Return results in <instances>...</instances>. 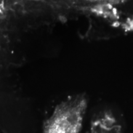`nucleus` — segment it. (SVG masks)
Masks as SVG:
<instances>
[{
    "mask_svg": "<svg viewBox=\"0 0 133 133\" xmlns=\"http://www.w3.org/2000/svg\"><path fill=\"white\" fill-rule=\"evenodd\" d=\"M90 133H122V131L114 116L105 113L92 121Z\"/></svg>",
    "mask_w": 133,
    "mask_h": 133,
    "instance_id": "obj_2",
    "label": "nucleus"
},
{
    "mask_svg": "<svg viewBox=\"0 0 133 133\" xmlns=\"http://www.w3.org/2000/svg\"><path fill=\"white\" fill-rule=\"evenodd\" d=\"M87 107L88 100L84 94L63 101L46 120L43 133H80Z\"/></svg>",
    "mask_w": 133,
    "mask_h": 133,
    "instance_id": "obj_1",
    "label": "nucleus"
}]
</instances>
